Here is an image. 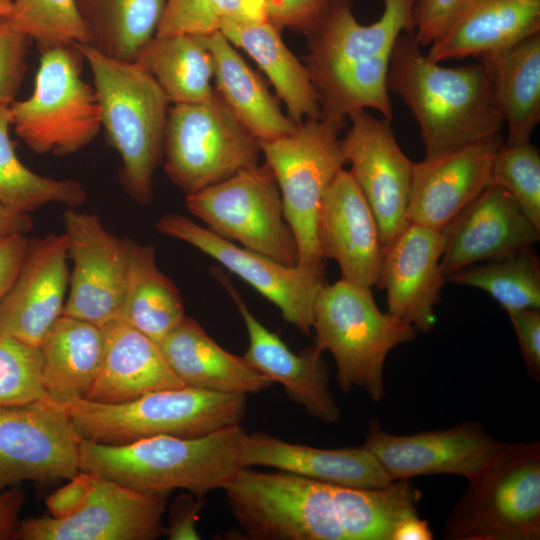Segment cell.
Segmentation results:
<instances>
[{"mask_svg": "<svg viewBox=\"0 0 540 540\" xmlns=\"http://www.w3.org/2000/svg\"><path fill=\"white\" fill-rule=\"evenodd\" d=\"M415 1L383 0L381 17L368 25L357 21L352 0L329 1L320 22L307 35L304 57L322 118L343 127L346 117L371 108L393 120L389 64L398 38L413 31Z\"/></svg>", "mask_w": 540, "mask_h": 540, "instance_id": "1", "label": "cell"}, {"mask_svg": "<svg viewBox=\"0 0 540 540\" xmlns=\"http://www.w3.org/2000/svg\"><path fill=\"white\" fill-rule=\"evenodd\" d=\"M387 87L418 122L425 157L495 137L504 126L488 63L443 67L422 53L413 31L395 43Z\"/></svg>", "mask_w": 540, "mask_h": 540, "instance_id": "2", "label": "cell"}, {"mask_svg": "<svg viewBox=\"0 0 540 540\" xmlns=\"http://www.w3.org/2000/svg\"><path fill=\"white\" fill-rule=\"evenodd\" d=\"M240 425L195 438L158 435L109 445L79 444L80 470L139 492L167 497L185 490L196 498L222 489L243 468Z\"/></svg>", "mask_w": 540, "mask_h": 540, "instance_id": "3", "label": "cell"}, {"mask_svg": "<svg viewBox=\"0 0 540 540\" xmlns=\"http://www.w3.org/2000/svg\"><path fill=\"white\" fill-rule=\"evenodd\" d=\"M93 76L101 123L121 159L124 192L140 205L153 200V176L163 158L169 99L136 61L106 56L75 44Z\"/></svg>", "mask_w": 540, "mask_h": 540, "instance_id": "4", "label": "cell"}, {"mask_svg": "<svg viewBox=\"0 0 540 540\" xmlns=\"http://www.w3.org/2000/svg\"><path fill=\"white\" fill-rule=\"evenodd\" d=\"M61 402L81 440L109 445L158 435L201 437L240 425L246 412L245 395L187 385L122 403H98L83 397Z\"/></svg>", "mask_w": 540, "mask_h": 540, "instance_id": "5", "label": "cell"}, {"mask_svg": "<svg viewBox=\"0 0 540 540\" xmlns=\"http://www.w3.org/2000/svg\"><path fill=\"white\" fill-rule=\"evenodd\" d=\"M315 346L328 351L337 368L340 389L366 391L374 402L385 394L384 365L390 351L411 342L417 330L382 312L371 289L341 279L325 283L314 305Z\"/></svg>", "mask_w": 540, "mask_h": 540, "instance_id": "6", "label": "cell"}, {"mask_svg": "<svg viewBox=\"0 0 540 540\" xmlns=\"http://www.w3.org/2000/svg\"><path fill=\"white\" fill-rule=\"evenodd\" d=\"M467 481L444 525V539H540L539 441L505 443Z\"/></svg>", "mask_w": 540, "mask_h": 540, "instance_id": "7", "label": "cell"}, {"mask_svg": "<svg viewBox=\"0 0 540 540\" xmlns=\"http://www.w3.org/2000/svg\"><path fill=\"white\" fill-rule=\"evenodd\" d=\"M341 129L330 119H305L290 133L260 142L297 241V266L320 274H324V259L317 242L318 215L330 184L347 163L339 139Z\"/></svg>", "mask_w": 540, "mask_h": 540, "instance_id": "8", "label": "cell"}, {"mask_svg": "<svg viewBox=\"0 0 540 540\" xmlns=\"http://www.w3.org/2000/svg\"><path fill=\"white\" fill-rule=\"evenodd\" d=\"M41 51L32 94L9 106L11 125L37 154H73L102 128L97 95L81 77L83 57L74 45Z\"/></svg>", "mask_w": 540, "mask_h": 540, "instance_id": "9", "label": "cell"}, {"mask_svg": "<svg viewBox=\"0 0 540 540\" xmlns=\"http://www.w3.org/2000/svg\"><path fill=\"white\" fill-rule=\"evenodd\" d=\"M223 490L246 539L345 540L331 484L243 467Z\"/></svg>", "mask_w": 540, "mask_h": 540, "instance_id": "10", "label": "cell"}, {"mask_svg": "<svg viewBox=\"0 0 540 540\" xmlns=\"http://www.w3.org/2000/svg\"><path fill=\"white\" fill-rule=\"evenodd\" d=\"M260 154V141L217 93L208 102L173 104L168 110L164 170L186 195L259 164Z\"/></svg>", "mask_w": 540, "mask_h": 540, "instance_id": "11", "label": "cell"}, {"mask_svg": "<svg viewBox=\"0 0 540 540\" xmlns=\"http://www.w3.org/2000/svg\"><path fill=\"white\" fill-rule=\"evenodd\" d=\"M185 203L220 237L281 264L297 265V241L284 216L274 174L265 162L186 195Z\"/></svg>", "mask_w": 540, "mask_h": 540, "instance_id": "12", "label": "cell"}, {"mask_svg": "<svg viewBox=\"0 0 540 540\" xmlns=\"http://www.w3.org/2000/svg\"><path fill=\"white\" fill-rule=\"evenodd\" d=\"M64 404L47 397L0 409V492L22 481L69 480L79 444Z\"/></svg>", "mask_w": 540, "mask_h": 540, "instance_id": "13", "label": "cell"}, {"mask_svg": "<svg viewBox=\"0 0 540 540\" xmlns=\"http://www.w3.org/2000/svg\"><path fill=\"white\" fill-rule=\"evenodd\" d=\"M158 232L182 240L212 257L276 305L285 321L308 336L324 274L281 264L263 254L237 246L186 216L167 213L156 222Z\"/></svg>", "mask_w": 540, "mask_h": 540, "instance_id": "14", "label": "cell"}, {"mask_svg": "<svg viewBox=\"0 0 540 540\" xmlns=\"http://www.w3.org/2000/svg\"><path fill=\"white\" fill-rule=\"evenodd\" d=\"M68 257L72 261L62 315L99 327L119 318L129 259V239L109 232L92 213H63Z\"/></svg>", "mask_w": 540, "mask_h": 540, "instance_id": "15", "label": "cell"}, {"mask_svg": "<svg viewBox=\"0 0 540 540\" xmlns=\"http://www.w3.org/2000/svg\"><path fill=\"white\" fill-rule=\"evenodd\" d=\"M341 140L349 170L369 204L386 249L409 225L407 206L414 162L401 149L384 118L358 111Z\"/></svg>", "mask_w": 540, "mask_h": 540, "instance_id": "16", "label": "cell"}, {"mask_svg": "<svg viewBox=\"0 0 540 540\" xmlns=\"http://www.w3.org/2000/svg\"><path fill=\"white\" fill-rule=\"evenodd\" d=\"M94 475V487L77 512L65 518L45 515L20 520L14 539L152 540L163 534L166 497Z\"/></svg>", "mask_w": 540, "mask_h": 540, "instance_id": "17", "label": "cell"}, {"mask_svg": "<svg viewBox=\"0 0 540 540\" xmlns=\"http://www.w3.org/2000/svg\"><path fill=\"white\" fill-rule=\"evenodd\" d=\"M475 421L450 428L394 435L371 419L364 444L391 480L416 476L452 474L469 480L503 447Z\"/></svg>", "mask_w": 540, "mask_h": 540, "instance_id": "18", "label": "cell"}, {"mask_svg": "<svg viewBox=\"0 0 540 540\" xmlns=\"http://www.w3.org/2000/svg\"><path fill=\"white\" fill-rule=\"evenodd\" d=\"M64 233L29 239L21 267L0 301V334L39 347L62 315L70 270Z\"/></svg>", "mask_w": 540, "mask_h": 540, "instance_id": "19", "label": "cell"}, {"mask_svg": "<svg viewBox=\"0 0 540 540\" xmlns=\"http://www.w3.org/2000/svg\"><path fill=\"white\" fill-rule=\"evenodd\" d=\"M501 135L414 162L407 219L439 231L491 185Z\"/></svg>", "mask_w": 540, "mask_h": 540, "instance_id": "20", "label": "cell"}, {"mask_svg": "<svg viewBox=\"0 0 540 540\" xmlns=\"http://www.w3.org/2000/svg\"><path fill=\"white\" fill-rule=\"evenodd\" d=\"M234 301L245 324L249 346L243 357L261 374L278 382L287 396L302 406L310 417L331 424L340 418L333 396L323 351L311 346L295 353L281 338L267 329L249 310L224 272L211 268Z\"/></svg>", "mask_w": 540, "mask_h": 540, "instance_id": "21", "label": "cell"}, {"mask_svg": "<svg viewBox=\"0 0 540 540\" xmlns=\"http://www.w3.org/2000/svg\"><path fill=\"white\" fill-rule=\"evenodd\" d=\"M442 272L446 277L469 265L533 247L538 229L512 194L490 185L442 230Z\"/></svg>", "mask_w": 540, "mask_h": 540, "instance_id": "22", "label": "cell"}, {"mask_svg": "<svg viewBox=\"0 0 540 540\" xmlns=\"http://www.w3.org/2000/svg\"><path fill=\"white\" fill-rule=\"evenodd\" d=\"M323 259H334L342 278L378 287L385 255L375 216L350 171L341 169L330 184L317 220Z\"/></svg>", "mask_w": 540, "mask_h": 540, "instance_id": "23", "label": "cell"}, {"mask_svg": "<svg viewBox=\"0 0 540 540\" xmlns=\"http://www.w3.org/2000/svg\"><path fill=\"white\" fill-rule=\"evenodd\" d=\"M443 249L442 231L409 223L385 251L378 288L386 291L388 312L420 332H430L436 323L446 282Z\"/></svg>", "mask_w": 540, "mask_h": 540, "instance_id": "24", "label": "cell"}, {"mask_svg": "<svg viewBox=\"0 0 540 540\" xmlns=\"http://www.w3.org/2000/svg\"><path fill=\"white\" fill-rule=\"evenodd\" d=\"M540 33V0H471L429 46L440 63L496 56Z\"/></svg>", "mask_w": 540, "mask_h": 540, "instance_id": "25", "label": "cell"}, {"mask_svg": "<svg viewBox=\"0 0 540 540\" xmlns=\"http://www.w3.org/2000/svg\"><path fill=\"white\" fill-rule=\"evenodd\" d=\"M241 463L243 467H271L344 487L376 488L393 481L365 445L323 449L262 432L245 433Z\"/></svg>", "mask_w": 540, "mask_h": 540, "instance_id": "26", "label": "cell"}, {"mask_svg": "<svg viewBox=\"0 0 540 540\" xmlns=\"http://www.w3.org/2000/svg\"><path fill=\"white\" fill-rule=\"evenodd\" d=\"M101 328V363L83 398L122 403L156 390L185 386L150 338L118 318Z\"/></svg>", "mask_w": 540, "mask_h": 540, "instance_id": "27", "label": "cell"}, {"mask_svg": "<svg viewBox=\"0 0 540 540\" xmlns=\"http://www.w3.org/2000/svg\"><path fill=\"white\" fill-rule=\"evenodd\" d=\"M157 345L184 385L246 396L274 384L243 356L218 345L192 317L185 315Z\"/></svg>", "mask_w": 540, "mask_h": 540, "instance_id": "28", "label": "cell"}, {"mask_svg": "<svg viewBox=\"0 0 540 540\" xmlns=\"http://www.w3.org/2000/svg\"><path fill=\"white\" fill-rule=\"evenodd\" d=\"M214 64L215 92L260 141L290 133L296 124L285 115L265 82L220 32L206 34Z\"/></svg>", "mask_w": 540, "mask_h": 540, "instance_id": "29", "label": "cell"}, {"mask_svg": "<svg viewBox=\"0 0 540 540\" xmlns=\"http://www.w3.org/2000/svg\"><path fill=\"white\" fill-rule=\"evenodd\" d=\"M219 31L265 73L295 124L321 117L319 98L309 73L283 42L280 29L266 20L254 24L225 22Z\"/></svg>", "mask_w": 540, "mask_h": 540, "instance_id": "30", "label": "cell"}, {"mask_svg": "<svg viewBox=\"0 0 540 540\" xmlns=\"http://www.w3.org/2000/svg\"><path fill=\"white\" fill-rule=\"evenodd\" d=\"M103 348L101 327L61 315L39 345L41 377L48 395L59 401L84 397L100 366Z\"/></svg>", "mask_w": 540, "mask_h": 540, "instance_id": "31", "label": "cell"}, {"mask_svg": "<svg viewBox=\"0 0 540 540\" xmlns=\"http://www.w3.org/2000/svg\"><path fill=\"white\" fill-rule=\"evenodd\" d=\"M185 316L176 285L160 271L152 245L129 239L121 321L158 344Z\"/></svg>", "mask_w": 540, "mask_h": 540, "instance_id": "32", "label": "cell"}, {"mask_svg": "<svg viewBox=\"0 0 540 540\" xmlns=\"http://www.w3.org/2000/svg\"><path fill=\"white\" fill-rule=\"evenodd\" d=\"M135 61L154 77L173 104L208 102L216 95L211 83L213 58L204 34L155 35Z\"/></svg>", "mask_w": 540, "mask_h": 540, "instance_id": "33", "label": "cell"}, {"mask_svg": "<svg viewBox=\"0 0 540 540\" xmlns=\"http://www.w3.org/2000/svg\"><path fill=\"white\" fill-rule=\"evenodd\" d=\"M495 97L504 125L507 143L530 141L540 120V33L489 58Z\"/></svg>", "mask_w": 540, "mask_h": 540, "instance_id": "34", "label": "cell"}, {"mask_svg": "<svg viewBox=\"0 0 540 540\" xmlns=\"http://www.w3.org/2000/svg\"><path fill=\"white\" fill-rule=\"evenodd\" d=\"M89 44L121 61H135L156 35L167 0H76Z\"/></svg>", "mask_w": 540, "mask_h": 540, "instance_id": "35", "label": "cell"}, {"mask_svg": "<svg viewBox=\"0 0 540 540\" xmlns=\"http://www.w3.org/2000/svg\"><path fill=\"white\" fill-rule=\"evenodd\" d=\"M332 495L345 540H392L395 527L417 513L421 499L410 479L376 488L332 485Z\"/></svg>", "mask_w": 540, "mask_h": 540, "instance_id": "36", "label": "cell"}, {"mask_svg": "<svg viewBox=\"0 0 540 540\" xmlns=\"http://www.w3.org/2000/svg\"><path fill=\"white\" fill-rule=\"evenodd\" d=\"M10 125L9 106H0V203L28 214L50 203L82 205L87 193L78 181L39 175L19 160L9 137Z\"/></svg>", "mask_w": 540, "mask_h": 540, "instance_id": "37", "label": "cell"}, {"mask_svg": "<svg viewBox=\"0 0 540 540\" xmlns=\"http://www.w3.org/2000/svg\"><path fill=\"white\" fill-rule=\"evenodd\" d=\"M481 289L507 312L540 309V259L533 247L475 263L446 277V282Z\"/></svg>", "mask_w": 540, "mask_h": 540, "instance_id": "38", "label": "cell"}, {"mask_svg": "<svg viewBox=\"0 0 540 540\" xmlns=\"http://www.w3.org/2000/svg\"><path fill=\"white\" fill-rule=\"evenodd\" d=\"M7 19L14 29L34 40L41 50L89 44L76 0H13Z\"/></svg>", "mask_w": 540, "mask_h": 540, "instance_id": "39", "label": "cell"}, {"mask_svg": "<svg viewBox=\"0 0 540 540\" xmlns=\"http://www.w3.org/2000/svg\"><path fill=\"white\" fill-rule=\"evenodd\" d=\"M491 185L509 191L540 229V153L530 141L502 142L493 161Z\"/></svg>", "mask_w": 540, "mask_h": 540, "instance_id": "40", "label": "cell"}, {"mask_svg": "<svg viewBox=\"0 0 540 540\" xmlns=\"http://www.w3.org/2000/svg\"><path fill=\"white\" fill-rule=\"evenodd\" d=\"M47 397L39 347L0 334V409Z\"/></svg>", "mask_w": 540, "mask_h": 540, "instance_id": "41", "label": "cell"}, {"mask_svg": "<svg viewBox=\"0 0 540 540\" xmlns=\"http://www.w3.org/2000/svg\"><path fill=\"white\" fill-rule=\"evenodd\" d=\"M266 20L265 0H200L181 32L206 35L219 31L225 22L254 24Z\"/></svg>", "mask_w": 540, "mask_h": 540, "instance_id": "42", "label": "cell"}, {"mask_svg": "<svg viewBox=\"0 0 540 540\" xmlns=\"http://www.w3.org/2000/svg\"><path fill=\"white\" fill-rule=\"evenodd\" d=\"M32 40L0 18V106L15 100L27 72L29 43Z\"/></svg>", "mask_w": 540, "mask_h": 540, "instance_id": "43", "label": "cell"}, {"mask_svg": "<svg viewBox=\"0 0 540 540\" xmlns=\"http://www.w3.org/2000/svg\"><path fill=\"white\" fill-rule=\"evenodd\" d=\"M471 0H416L412 10L413 34L429 46Z\"/></svg>", "mask_w": 540, "mask_h": 540, "instance_id": "44", "label": "cell"}, {"mask_svg": "<svg viewBox=\"0 0 540 540\" xmlns=\"http://www.w3.org/2000/svg\"><path fill=\"white\" fill-rule=\"evenodd\" d=\"M267 20L282 30L308 35L324 15L330 0H265Z\"/></svg>", "mask_w": 540, "mask_h": 540, "instance_id": "45", "label": "cell"}, {"mask_svg": "<svg viewBox=\"0 0 540 540\" xmlns=\"http://www.w3.org/2000/svg\"><path fill=\"white\" fill-rule=\"evenodd\" d=\"M518 339L529 375L540 379V309L524 308L507 313Z\"/></svg>", "mask_w": 540, "mask_h": 540, "instance_id": "46", "label": "cell"}, {"mask_svg": "<svg viewBox=\"0 0 540 540\" xmlns=\"http://www.w3.org/2000/svg\"><path fill=\"white\" fill-rule=\"evenodd\" d=\"M68 481L47 498V509L54 518L68 517L84 505L94 487L95 475L80 470Z\"/></svg>", "mask_w": 540, "mask_h": 540, "instance_id": "47", "label": "cell"}, {"mask_svg": "<svg viewBox=\"0 0 540 540\" xmlns=\"http://www.w3.org/2000/svg\"><path fill=\"white\" fill-rule=\"evenodd\" d=\"M192 494L178 497L172 504L169 524L164 527L163 534L170 540L200 539L196 530V521L202 506L201 498H194Z\"/></svg>", "mask_w": 540, "mask_h": 540, "instance_id": "48", "label": "cell"}, {"mask_svg": "<svg viewBox=\"0 0 540 540\" xmlns=\"http://www.w3.org/2000/svg\"><path fill=\"white\" fill-rule=\"evenodd\" d=\"M28 243L25 234L0 237V301L21 267Z\"/></svg>", "mask_w": 540, "mask_h": 540, "instance_id": "49", "label": "cell"}, {"mask_svg": "<svg viewBox=\"0 0 540 540\" xmlns=\"http://www.w3.org/2000/svg\"><path fill=\"white\" fill-rule=\"evenodd\" d=\"M24 500V493L18 488L0 492V540L14 539Z\"/></svg>", "mask_w": 540, "mask_h": 540, "instance_id": "50", "label": "cell"}, {"mask_svg": "<svg viewBox=\"0 0 540 540\" xmlns=\"http://www.w3.org/2000/svg\"><path fill=\"white\" fill-rule=\"evenodd\" d=\"M200 0H167L164 16L156 35L180 33Z\"/></svg>", "mask_w": 540, "mask_h": 540, "instance_id": "51", "label": "cell"}, {"mask_svg": "<svg viewBox=\"0 0 540 540\" xmlns=\"http://www.w3.org/2000/svg\"><path fill=\"white\" fill-rule=\"evenodd\" d=\"M433 533L428 522L421 519L417 513L402 519L395 527L392 540H431Z\"/></svg>", "mask_w": 540, "mask_h": 540, "instance_id": "52", "label": "cell"}, {"mask_svg": "<svg viewBox=\"0 0 540 540\" xmlns=\"http://www.w3.org/2000/svg\"><path fill=\"white\" fill-rule=\"evenodd\" d=\"M33 227L28 213L18 212L0 203V237L14 234H27Z\"/></svg>", "mask_w": 540, "mask_h": 540, "instance_id": "53", "label": "cell"}, {"mask_svg": "<svg viewBox=\"0 0 540 540\" xmlns=\"http://www.w3.org/2000/svg\"><path fill=\"white\" fill-rule=\"evenodd\" d=\"M13 0H0V18H8Z\"/></svg>", "mask_w": 540, "mask_h": 540, "instance_id": "54", "label": "cell"}]
</instances>
